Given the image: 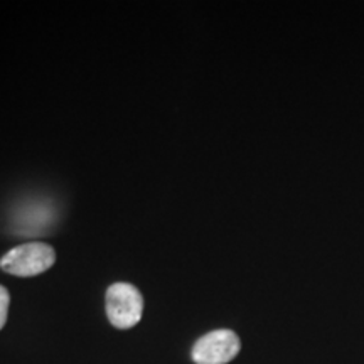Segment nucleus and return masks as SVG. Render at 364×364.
<instances>
[{"label": "nucleus", "instance_id": "f257e3e1", "mask_svg": "<svg viewBox=\"0 0 364 364\" xmlns=\"http://www.w3.org/2000/svg\"><path fill=\"white\" fill-rule=\"evenodd\" d=\"M54 262L56 252L53 247L33 241L9 250L0 260V268L14 277H36L49 270Z\"/></svg>", "mask_w": 364, "mask_h": 364}, {"label": "nucleus", "instance_id": "f03ea898", "mask_svg": "<svg viewBox=\"0 0 364 364\" xmlns=\"http://www.w3.org/2000/svg\"><path fill=\"white\" fill-rule=\"evenodd\" d=\"M107 316L117 329H132L142 318L144 297L135 285L118 282L107 290Z\"/></svg>", "mask_w": 364, "mask_h": 364}, {"label": "nucleus", "instance_id": "7ed1b4c3", "mask_svg": "<svg viewBox=\"0 0 364 364\" xmlns=\"http://www.w3.org/2000/svg\"><path fill=\"white\" fill-rule=\"evenodd\" d=\"M241 341L233 331L218 329L196 341L193 361L196 364H228L238 356Z\"/></svg>", "mask_w": 364, "mask_h": 364}, {"label": "nucleus", "instance_id": "20e7f679", "mask_svg": "<svg viewBox=\"0 0 364 364\" xmlns=\"http://www.w3.org/2000/svg\"><path fill=\"white\" fill-rule=\"evenodd\" d=\"M9 306H11V294L4 285H0V331L4 329L9 316Z\"/></svg>", "mask_w": 364, "mask_h": 364}]
</instances>
